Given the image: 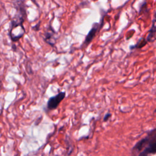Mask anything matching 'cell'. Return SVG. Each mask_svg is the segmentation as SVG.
I'll use <instances>...</instances> for the list:
<instances>
[{
    "label": "cell",
    "mask_w": 156,
    "mask_h": 156,
    "mask_svg": "<svg viewBox=\"0 0 156 156\" xmlns=\"http://www.w3.org/2000/svg\"><path fill=\"white\" fill-rule=\"evenodd\" d=\"M13 4L16 13L10 20L9 36L12 41L16 42L25 34L23 23L27 18V6L24 0H16Z\"/></svg>",
    "instance_id": "obj_1"
},
{
    "label": "cell",
    "mask_w": 156,
    "mask_h": 156,
    "mask_svg": "<svg viewBox=\"0 0 156 156\" xmlns=\"http://www.w3.org/2000/svg\"><path fill=\"white\" fill-rule=\"evenodd\" d=\"M132 154L146 156L156 154V129L137 142L132 149Z\"/></svg>",
    "instance_id": "obj_2"
},
{
    "label": "cell",
    "mask_w": 156,
    "mask_h": 156,
    "mask_svg": "<svg viewBox=\"0 0 156 156\" xmlns=\"http://www.w3.org/2000/svg\"><path fill=\"white\" fill-rule=\"evenodd\" d=\"M65 96L66 93L65 91H60L55 96L51 97L47 102V108L49 110L56 109L60 103L65 98Z\"/></svg>",
    "instance_id": "obj_3"
},
{
    "label": "cell",
    "mask_w": 156,
    "mask_h": 156,
    "mask_svg": "<svg viewBox=\"0 0 156 156\" xmlns=\"http://www.w3.org/2000/svg\"><path fill=\"white\" fill-rule=\"evenodd\" d=\"M56 32L52 28L51 24H49L46 31L44 32L43 40L46 43L49 44L52 47H54L55 43L57 38L55 37Z\"/></svg>",
    "instance_id": "obj_4"
},
{
    "label": "cell",
    "mask_w": 156,
    "mask_h": 156,
    "mask_svg": "<svg viewBox=\"0 0 156 156\" xmlns=\"http://www.w3.org/2000/svg\"><path fill=\"white\" fill-rule=\"evenodd\" d=\"M99 27V24L95 23L93 24L91 29L90 30L89 32L88 33V34L87 35L85 38L84 41L82 43V46H83L84 47H86L91 43V41L93 40V38L96 36V34L98 32Z\"/></svg>",
    "instance_id": "obj_5"
},
{
    "label": "cell",
    "mask_w": 156,
    "mask_h": 156,
    "mask_svg": "<svg viewBox=\"0 0 156 156\" xmlns=\"http://www.w3.org/2000/svg\"><path fill=\"white\" fill-rule=\"evenodd\" d=\"M156 35V19L154 18L152 21V24L151 28L149 29L148 35L146 38L147 41L152 42L155 40Z\"/></svg>",
    "instance_id": "obj_6"
},
{
    "label": "cell",
    "mask_w": 156,
    "mask_h": 156,
    "mask_svg": "<svg viewBox=\"0 0 156 156\" xmlns=\"http://www.w3.org/2000/svg\"><path fill=\"white\" fill-rule=\"evenodd\" d=\"M147 43V40H141L139 41V42L135 45V46H131L130 48H141L142 47H143L146 43Z\"/></svg>",
    "instance_id": "obj_7"
},
{
    "label": "cell",
    "mask_w": 156,
    "mask_h": 156,
    "mask_svg": "<svg viewBox=\"0 0 156 156\" xmlns=\"http://www.w3.org/2000/svg\"><path fill=\"white\" fill-rule=\"evenodd\" d=\"M111 116H112V113H107L105 115L104 117L103 121H104V122L107 121L110 119V118Z\"/></svg>",
    "instance_id": "obj_8"
},
{
    "label": "cell",
    "mask_w": 156,
    "mask_h": 156,
    "mask_svg": "<svg viewBox=\"0 0 156 156\" xmlns=\"http://www.w3.org/2000/svg\"><path fill=\"white\" fill-rule=\"evenodd\" d=\"M40 21H39L35 26H33L32 29L35 31H38L40 29Z\"/></svg>",
    "instance_id": "obj_9"
},
{
    "label": "cell",
    "mask_w": 156,
    "mask_h": 156,
    "mask_svg": "<svg viewBox=\"0 0 156 156\" xmlns=\"http://www.w3.org/2000/svg\"><path fill=\"white\" fill-rule=\"evenodd\" d=\"M154 18L156 19V12L154 13Z\"/></svg>",
    "instance_id": "obj_10"
}]
</instances>
